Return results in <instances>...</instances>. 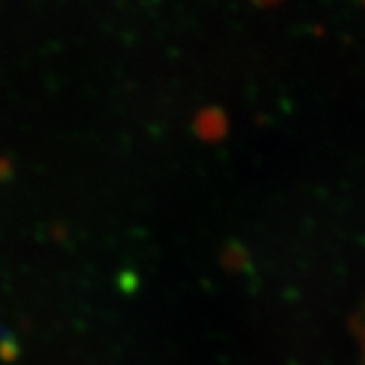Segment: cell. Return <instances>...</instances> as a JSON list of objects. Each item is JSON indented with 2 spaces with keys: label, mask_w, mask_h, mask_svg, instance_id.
I'll return each mask as SVG.
<instances>
[{
  "label": "cell",
  "mask_w": 365,
  "mask_h": 365,
  "mask_svg": "<svg viewBox=\"0 0 365 365\" xmlns=\"http://www.w3.org/2000/svg\"><path fill=\"white\" fill-rule=\"evenodd\" d=\"M225 128H227L225 116H223L222 112H217V110H207L197 120V130L207 140H215V138L223 136Z\"/></svg>",
  "instance_id": "cell-1"
},
{
  "label": "cell",
  "mask_w": 365,
  "mask_h": 365,
  "mask_svg": "<svg viewBox=\"0 0 365 365\" xmlns=\"http://www.w3.org/2000/svg\"><path fill=\"white\" fill-rule=\"evenodd\" d=\"M359 335H361V343H364V353H365V327L361 325V333H359Z\"/></svg>",
  "instance_id": "cell-2"
}]
</instances>
